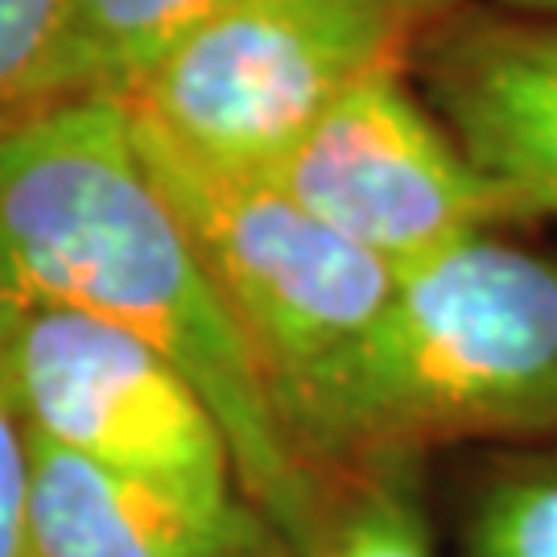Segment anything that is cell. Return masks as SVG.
Instances as JSON below:
<instances>
[{"mask_svg":"<svg viewBox=\"0 0 557 557\" xmlns=\"http://www.w3.org/2000/svg\"><path fill=\"white\" fill-rule=\"evenodd\" d=\"M0 294L71 306L170 356L215 409L239 492L301 537L319 483L281 438L257 368L116 100H75L0 140Z\"/></svg>","mask_w":557,"mask_h":557,"instance_id":"obj_1","label":"cell"},{"mask_svg":"<svg viewBox=\"0 0 557 557\" xmlns=\"http://www.w3.org/2000/svg\"><path fill=\"white\" fill-rule=\"evenodd\" d=\"M545 434H557V260L487 232L400 269L326 400L306 471Z\"/></svg>","mask_w":557,"mask_h":557,"instance_id":"obj_2","label":"cell"},{"mask_svg":"<svg viewBox=\"0 0 557 557\" xmlns=\"http://www.w3.org/2000/svg\"><path fill=\"white\" fill-rule=\"evenodd\" d=\"M133 133L199 248L281 438L306 471L326 400L384 314L397 269L314 220L264 174L190 158L137 120Z\"/></svg>","mask_w":557,"mask_h":557,"instance_id":"obj_3","label":"cell"},{"mask_svg":"<svg viewBox=\"0 0 557 557\" xmlns=\"http://www.w3.org/2000/svg\"><path fill=\"white\" fill-rule=\"evenodd\" d=\"M409 50L393 0H227L116 103L190 158L264 174L347 87Z\"/></svg>","mask_w":557,"mask_h":557,"instance_id":"obj_4","label":"cell"},{"mask_svg":"<svg viewBox=\"0 0 557 557\" xmlns=\"http://www.w3.org/2000/svg\"><path fill=\"white\" fill-rule=\"evenodd\" d=\"M0 384L41 446L195 492H239L207 397L174 359L112 322L0 294Z\"/></svg>","mask_w":557,"mask_h":557,"instance_id":"obj_5","label":"cell"},{"mask_svg":"<svg viewBox=\"0 0 557 557\" xmlns=\"http://www.w3.org/2000/svg\"><path fill=\"white\" fill-rule=\"evenodd\" d=\"M264 178L397 273L462 239L524 223L512 195L425 103L409 62L347 87Z\"/></svg>","mask_w":557,"mask_h":557,"instance_id":"obj_6","label":"cell"},{"mask_svg":"<svg viewBox=\"0 0 557 557\" xmlns=\"http://www.w3.org/2000/svg\"><path fill=\"white\" fill-rule=\"evenodd\" d=\"M409 75L524 220H557V17L467 0L413 38Z\"/></svg>","mask_w":557,"mask_h":557,"instance_id":"obj_7","label":"cell"},{"mask_svg":"<svg viewBox=\"0 0 557 557\" xmlns=\"http://www.w3.org/2000/svg\"><path fill=\"white\" fill-rule=\"evenodd\" d=\"M29 557H289V549L239 492H195L34 442Z\"/></svg>","mask_w":557,"mask_h":557,"instance_id":"obj_8","label":"cell"},{"mask_svg":"<svg viewBox=\"0 0 557 557\" xmlns=\"http://www.w3.org/2000/svg\"><path fill=\"white\" fill-rule=\"evenodd\" d=\"M289 557H438L425 458L372 455L322 475Z\"/></svg>","mask_w":557,"mask_h":557,"instance_id":"obj_9","label":"cell"},{"mask_svg":"<svg viewBox=\"0 0 557 557\" xmlns=\"http://www.w3.org/2000/svg\"><path fill=\"white\" fill-rule=\"evenodd\" d=\"M227 0H66L59 50V108L120 100L153 62Z\"/></svg>","mask_w":557,"mask_h":557,"instance_id":"obj_10","label":"cell"},{"mask_svg":"<svg viewBox=\"0 0 557 557\" xmlns=\"http://www.w3.org/2000/svg\"><path fill=\"white\" fill-rule=\"evenodd\" d=\"M458 549L462 557H557V434L483 458L462 499Z\"/></svg>","mask_w":557,"mask_h":557,"instance_id":"obj_11","label":"cell"},{"mask_svg":"<svg viewBox=\"0 0 557 557\" xmlns=\"http://www.w3.org/2000/svg\"><path fill=\"white\" fill-rule=\"evenodd\" d=\"M66 0H0V140L59 108Z\"/></svg>","mask_w":557,"mask_h":557,"instance_id":"obj_12","label":"cell"},{"mask_svg":"<svg viewBox=\"0 0 557 557\" xmlns=\"http://www.w3.org/2000/svg\"><path fill=\"white\" fill-rule=\"evenodd\" d=\"M34 438L0 384V557H29Z\"/></svg>","mask_w":557,"mask_h":557,"instance_id":"obj_13","label":"cell"},{"mask_svg":"<svg viewBox=\"0 0 557 557\" xmlns=\"http://www.w3.org/2000/svg\"><path fill=\"white\" fill-rule=\"evenodd\" d=\"M397 4V13L405 21H409V29H413V38H418L425 25H434L438 17H446V13H455V9H462L467 0H393Z\"/></svg>","mask_w":557,"mask_h":557,"instance_id":"obj_14","label":"cell"},{"mask_svg":"<svg viewBox=\"0 0 557 557\" xmlns=\"http://www.w3.org/2000/svg\"><path fill=\"white\" fill-rule=\"evenodd\" d=\"M499 9H512V13H537V17H557V0H492Z\"/></svg>","mask_w":557,"mask_h":557,"instance_id":"obj_15","label":"cell"}]
</instances>
